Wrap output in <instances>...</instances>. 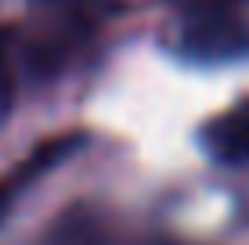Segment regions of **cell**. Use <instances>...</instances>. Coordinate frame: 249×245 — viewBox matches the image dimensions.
I'll list each match as a JSON object with an SVG mask.
<instances>
[{
  "label": "cell",
  "instance_id": "3957f363",
  "mask_svg": "<svg viewBox=\"0 0 249 245\" xmlns=\"http://www.w3.org/2000/svg\"><path fill=\"white\" fill-rule=\"evenodd\" d=\"M7 209H11V188H7V184H0V220L7 216Z\"/></svg>",
  "mask_w": 249,
  "mask_h": 245
},
{
  "label": "cell",
  "instance_id": "6da1fadb",
  "mask_svg": "<svg viewBox=\"0 0 249 245\" xmlns=\"http://www.w3.org/2000/svg\"><path fill=\"white\" fill-rule=\"evenodd\" d=\"M181 50L199 62H235L249 54V22L228 7L199 11L181 33Z\"/></svg>",
  "mask_w": 249,
  "mask_h": 245
},
{
  "label": "cell",
  "instance_id": "7a4b0ae2",
  "mask_svg": "<svg viewBox=\"0 0 249 245\" xmlns=\"http://www.w3.org/2000/svg\"><path fill=\"white\" fill-rule=\"evenodd\" d=\"M206 148L220 163H246L249 159V101L235 105L206 130Z\"/></svg>",
  "mask_w": 249,
  "mask_h": 245
}]
</instances>
